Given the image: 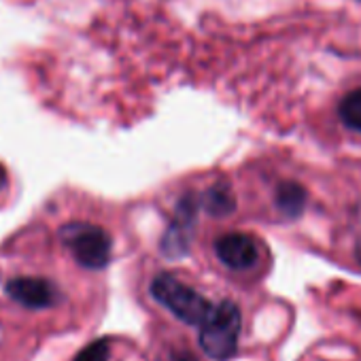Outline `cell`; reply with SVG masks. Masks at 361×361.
Here are the masks:
<instances>
[{
	"instance_id": "obj_5",
	"label": "cell",
	"mask_w": 361,
	"mask_h": 361,
	"mask_svg": "<svg viewBox=\"0 0 361 361\" xmlns=\"http://www.w3.org/2000/svg\"><path fill=\"white\" fill-rule=\"evenodd\" d=\"M217 257L232 270H249L257 264V243L243 232H230L215 243Z\"/></svg>"
},
{
	"instance_id": "obj_3",
	"label": "cell",
	"mask_w": 361,
	"mask_h": 361,
	"mask_svg": "<svg viewBox=\"0 0 361 361\" xmlns=\"http://www.w3.org/2000/svg\"><path fill=\"white\" fill-rule=\"evenodd\" d=\"M60 238L71 249V253L75 255V259L81 266H85V268L100 270L111 259L113 240H111L109 232H104L98 226L81 224V221L66 224L60 230Z\"/></svg>"
},
{
	"instance_id": "obj_12",
	"label": "cell",
	"mask_w": 361,
	"mask_h": 361,
	"mask_svg": "<svg viewBox=\"0 0 361 361\" xmlns=\"http://www.w3.org/2000/svg\"><path fill=\"white\" fill-rule=\"evenodd\" d=\"M355 257H357V264L361 266V238H359V243L355 245Z\"/></svg>"
},
{
	"instance_id": "obj_8",
	"label": "cell",
	"mask_w": 361,
	"mask_h": 361,
	"mask_svg": "<svg viewBox=\"0 0 361 361\" xmlns=\"http://www.w3.org/2000/svg\"><path fill=\"white\" fill-rule=\"evenodd\" d=\"M204 209L213 217H226L236 209V198L228 183H215L204 194Z\"/></svg>"
},
{
	"instance_id": "obj_13",
	"label": "cell",
	"mask_w": 361,
	"mask_h": 361,
	"mask_svg": "<svg viewBox=\"0 0 361 361\" xmlns=\"http://www.w3.org/2000/svg\"><path fill=\"white\" fill-rule=\"evenodd\" d=\"M5 178H7V172H5V168H3V166H0V188L5 185Z\"/></svg>"
},
{
	"instance_id": "obj_11",
	"label": "cell",
	"mask_w": 361,
	"mask_h": 361,
	"mask_svg": "<svg viewBox=\"0 0 361 361\" xmlns=\"http://www.w3.org/2000/svg\"><path fill=\"white\" fill-rule=\"evenodd\" d=\"M170 361H198L192 353H176L170 357Z\"/></svg>"
},
{
	"instance_id": "obj_10",
	"label": "cell",
	"mask_w": 361,
	"mask_h": 361,
	"mask_svg": "<svg viewBox=\"0 0 361 361\" xmlns=\"http://www.w3.org/2000/svg\"><path fill=\"white\" fill-rule=\"evenodd\" d=\"M109 353H111V342L96 340L90 346H85L83 350H79L75 361H109Z\"/></svg>"
},
{
	"instance_id": "obj_2",
	"label": "cell",
	"mask_w": 361,
	"mask_h": 361,
	"mask_svg": "<svg viewBox=\"0 0 361 361\" xmlns=\"http://www.w3.org/2000/svg\"><path fill=\"white\" fill-rule=\"evenodd\" d=\"M149 289L155 302L166 306L178 321L188 325H202L213 308V304L204 295H200L185 283H180L172 274H157L151 281Z\"/></svg>"
},
{
	"instance_id": "obj_1",
	"label": "cell",
	"mask_w": 361,
	"mask_h": 361,
	"mask_svg": "<svg viewBox=\"0 0 361 361\" xmlns=\"http://www.w3.org/2000/svg\"><path fill=\"white\" fill-rule=\"evenodd\" d=\"M240 327H243L240 308L230 300L219 302L217 306L211 308L209 317L202 321V329H200L202 350L215 361L230 359L238 348Z\"/></svg>"
},
{
	"instance_id": "obj_6",
	"label": "cell",
	"mask_w": 361,
	"mask_h": 361,
	"mask_svg": "<svg viewBox=\"0 0 361 361\" xmlns=\"http://www.w3.org/2000/svg\"><path fill=\"white\" fill-rule=\"evenodd\" d=\"M7 293L26 308H47L54 304L56 291L51 283L35 276H20L7 283Z\"/></svg>"
},
{
	"instance_id": "obj_9",
	"label": "cell",
	"mask_w": 361,
	"mask_h": 361,
	"mask_svg": "<svg viewBox=\"0 0 361 361\" xmlns=\"http://www.w3.org/2000/svg\"><path fill=\"white\" fill-rule=\"evenodd\" d=\"M338 115L342 119V123L355 132H361V87L348 92L340 106H338Z\"/></svg>"
},
{
	"instance_id": "obj_7",
	"label": "cell",
	"mask_w": 361,
	"mask_h": 361,
	"mask_svg": "<svg viewBox=\"0 0 361 361\" xmlns=\"http://www.w3.org/2000/svg\"><path fill=\"white\" fill-rule=\"evenodd\" d=\"M306 200H308L306 190L300 183H295V180H285V183L276 188V196H274L276 209L289 219H295L304 213Z\"/></svg>"
},
{
	"instance_id": "obj_4",
	"label": "cell",
	"mask_w": 361,
	"mask_h": 361,
	"mask_svg": "<svg viewBox=\"0 0 361 361\" xmlns=\"http://www.w3.org/2000/svg\"><path fill=\"white\" fill-rule=\"evenodd\" d=\"M198 198L194 194H185L176 204V213H174V221L168 228L164 243H161V251L170 257V259H178L180 255H185L190 251V230L196 224V213H198Z\"/></svg>"
}]
</instances>
